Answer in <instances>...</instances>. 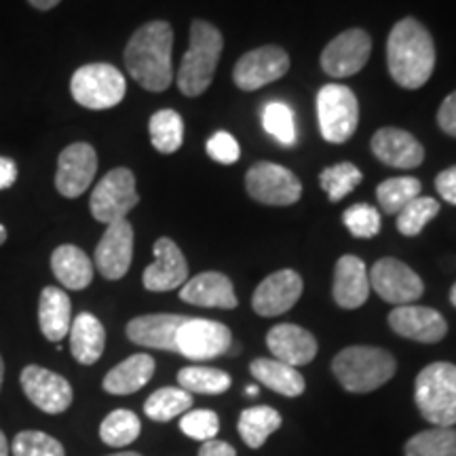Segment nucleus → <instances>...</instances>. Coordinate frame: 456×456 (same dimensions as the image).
I'll list each match as a JSON object with an SVG mask.
<instances>
[{
	"label": "nucleus",
	"mask_w": 456,
	"mask_h": 456,
	"mask_svg": "<svg viewBox=\"0 0 456 456\" xmlns=\"http://www.w3.org/2000/svg\"><path fill=\"white\" fill-rule=\"evenodd\" d=\"M279 427H281V414L269 406H254L243 410L237 423V429L241 433L243 442L254 450L265 446L266 437L271 433H275Z\"/></svg>",
	"instance_id": "obj_30"
},
{
	"label": "nucleus",
	"mask_w": 456,
	"mask_h": 456,
	"mask_svg": "<svg viewBox=\"0 0 456 456\" xmlns=\"http://www.w3.org/2000/svg\"><path fill=\"white\" fill-rule=\"evenodd\" d=\"M0 456H9V442L3 431H0Z\"/></svg>",
	"instance_id": "obj_49"
},
{
	"label": "nucleus",
	"mask_w": 456,
	"mask_h": 456,
	"mask_svg": "<svg viewBox=\"0 0 456 456\" xmlns=\"http://www.w3.org/2000/svg\"><path fill=\"white\" fill-rule=\"evenodd\" d=\"M222 49H224V38L218 28L203 20L192 21L191 45L182 57L178 77H175L182 94L188 98H197L208 91L214 81Z\"/></svg>",
	"instance_id": "obj_3"
},
{
	"label": "nucleus",
	"mask_w": 456,
	"mask_h": 456,
	"mask_svg": "<svg viewBox=\"0 0 456 456\" xmlns=\"http://www.w3.org/2000/svg\"><path fill=\"white\" fill-rule=\"evenodd\" d=\"M3 376H4V363H3V357H0V389H3Z\"/></svg>",
	"instance_id": "obj_53"
},
{
	"label": "nucleus",
	"mask_w": 456,
	"mask_h": 456,
	"mask_svg": "<svg viewBox=\"0 0 456 456\" xmlns=\"http://www.w3.org/2000/svg\"><path fill=\"white\" fill-rule=\"evenodd\" d=\"M406 456H456V429L433 427L416 433L406 444Z\"/></svg>",
	"instance_id": "obj_35"
},
{
	"label": "nucleus",
	"mask_w": 456,
	"mask_h": 456,
	"mask_svg": "<svg viewBox=\"0 0 456 456\" xmlns=\"http://www.w3.org/2000/svg\"><path fill=\"white\" fill-rule=\"evenodd\" d=\"M142 423L131 410H114L102 420L100 437L106 446L125 448L140 437Z\"/></svg>",
	"instance_id": "obj_36"
},
{
	"label": "nucleus",
	"mask_w": 456,
	"mask_h": 456,
	"mask_svg": "<svg viewBox=\"0 0 456 456\" xmlns=\"http://www.w3.org/2000/svg\"><path fill=\"white\" fill-rule=\"evenodd\" d=\"M180 389L188 393H201V395H220L231 389V376L224 370L188 366L178 372Z\"/></svg>",
	"instance_id": "obj_34"
},
{
	"label": "nucleus",
	"mask_w": 456,
	"mask_h": 456,
	"mask_svg": "<svg viewBox=\"0 0 456 456\" xmlns=\"http://www.w3.org/2000/svg\"><path fill=\"white\" fill-rule=\"evenodd\" d=\"M372 152L380 163L397 169H414L425 161V148L408 131L383 127L374 134Z\"/></svg>",
	"instance_id": "obj_20"
},
{
	"label": "nucleus",
	"mask_w": 456,
	"mask_h": 456,
	"mask_svg": "<svg viewBox=\"0 0 456 456\" xmlns=\"http://www.w3.org/2000/svg\"><path fill=\"white\" fill-rule=\"evenodd\" d=\"M199 456H237V452L231 444L220 442V440H209V442H203L201 450H199Z\"/></svg>",
	"instance_id": "obj_46"
},
{
	"label": "nucleus",
	"mask_w": 456,
	"mask_h": 456,
	"mask_svg": "<svg viewBox=\"0 0 456 456\" xmlns=\"http://www.w3.org/2000/svg\"><path fill=\"white\" fill-rule=\"evenodd\" d=\"M28 3H30L32 7L38 9V11H49V9L57 7V4H60L61 0H28Z\"/></svg>",
	"instance_id": "obj_48"
},
{
	"label": "nucleus",
	"mask_w": 456,
	"mask_h": 456,
	"mask_svg": "<svg viewBox=\"0 0 456 456\" xmlns=\"http://www.w3.org/2000/svg\"><path fill=\"white\" fill-rule=\"evenodd\" d=\"M134 258V226L129 220H118L106 226L98 248H95V266L102 277L117 281L127 275Z\"/></svg>",
	"instance_id": "obj_16"
},
{
	"label": "nucleus",
	"mask_w": 456,
	"mask_h": 456,
	"mask_svg": "<svg viewBox=\"0 0 456 456\" xmlns=\"http://www.w3.org/2000/svg\"><path fill=\"white\" fill-rule=\"evenodd\" d=\"M180 298L188 305L208 306V309H235L237 306L232 281L216 271L201 273L186 281L180 289Z\"/></svg>",
	"instance_id": "obj_24"
},
{
	"label": "nucleus",
	"mask_w": 456,
	"mask_h": 456,
	"mask_svg": "<svg viewBox=\"0 0 456 456\" xmlns=\"http://www.w3.org/2000/svg\"><path fill=\"white\" fill-rule=\"evenodd\" d=\"M389 326L393 332L403 338L425 342V345H436L448 334L446 319L442 313L429 309V306H395L389 313Z\"/></svg>",
	"instance_id": "obj_18"
},
{
	"label": "nucleus",
	"mask_w": 456,
	"mask_h": 456,
	"mask_svg": "<svg viewBox=\"0 0 456 456\" xmlns=\"http://www.w3.org/2000/svg\"><path fill=\"white\" fill-rule=\"evenodd\" d=\"M4 241H7V228L0 224V245H3Z\"/></svg>",
	"instance_id": "obj_51"
},
{
	"label": "nucleus",
	"mask_w": 456,
	"mask_h": 456,
	"mask_svg": "<svg viewBox=\"0 0 456 456\" xmlns=\"http://www.w3.org/2000/svg\"><path fill=\"white\" fill-rule=\"evenodd\" d=\"M370 277L366 262L357 256H342L336 262L332 294L336 305L342 309H359L366 305L370 296Z\"/></svg>",
	"instance_id": "obj_23"
},
{
	"label": "nucleus",
	"mask_w": 456,
	"mask_h": 456,
	"mask_svg": "<svg viewBox=\"0 0 456 456\" xmlns=\"http://www.w3.org/2000/svg\"><path fill=\"white\" fill-rule=\"evenodd\" d=\"M245 393H248V395H249V397H256V395H258V393H260V389H258V387L249 385V387H248V389H245Z\"/></svg>",
	"instance_id": "obj_50"
},
{
	"label": "nucleus",
	"mask_w": 456,
	"mask_h": 456,
	"mask_svg": "<svg viewBox=\"0 0 456 456\" xmlns=\"http://www.w3.org/2000/svg\"><path fill=\"white\" fill-rule=\"evenodd\" d=\"M106 346V330L102 322L91 313H81L70 326L72 357L83 366H94L102 357Z\"/></svg>",
	"instance_id": "obj_26"
},
{
	"label": "nucleus",
	"mask_w": 456,
	"mask_h": 456,
	"mask_svg": "<svg viewBox=\"0 0 456 456\" xmlns=\"http://www.w3.org/2000/svg\"><path fill=\"white\" fill-rule=\"evenodd\" d=\"M395 359L379 346H349L332 362L336 380L351 393H370L389 383L395 374Z\"/></svg>",
	"instance_id": "obj_4"
},
{
	"label": "nucleus",
	"mask_w": 456,
	"mask_h": 456,
	"mask_svg": "<svg viewBox=\"0 0 456 456\" xmlns=\"http://www.w3.org/2000/svg\"><path fill=\"white\" fill-rule=\"evenodd\" d=\"M372 53V38L362 28L338 34L322 53V68L334 78H346L363 70Z\"/></svg>",
	"instance_id": "obj_13"
},
{
	"label": "nucleus",
	"mask_w": 456,
	"mask_h": 456,
	"mask_svg": "<svg viewBox=\"0 0 456 456\" xmlns=\"http://www.w3.org/2000/svg\"><path fill=\"white\" fill-rule=\"evenodd\" d=\"M148 131H151L152 146L163 155L178 152L184 142V121L175 110H159L152 114Z\"/></svg>",
	"instance_id": "obj_32"
},
{
	"label": "nucleus",
	"mask_w": 456,
	"mask_h": 456,
	"mask_svg": "<svg viewBox=\"0 0 456 456\" xmlns=\"http://www.w3.org/2000/svg\"><path fill=\"white\" fill-rule=\"evenodd\" d=\"M249 372L260 385L269 387L271 391L279 393L283 397H298L305 393V379L298 370L288 366V363L277 362V359H254Z\"/></svg>",
	"instance_id": "obj_29"
},
{
	"label": "nucleus",
	"mask_w": 456,
	"mask_h": 456,
	"mask_svg": "<svg viewBox=\"0 0 456 456\" xmlns=\"http://www.w3.org/2000/svg\"><path fill=\"white\" fill-rule=\"evenodd\" d=\"M144 288L148 292H171L188 281V265L182 249L167 237L155 243V262L146 266Z\"/></svg>",
	"instance_id": "obj_19"
},
{
	"label": "nucleus",
	"mask_w": 456,
	"mask_h": 456,
	"mask_svg": "<svg viewBox=\"0 0 456 456\" xmlns=\"http://www.w3.org/2000/svg\"><path fill=\"white\" fill-rule=\"evenodd\" d=\"M17 180V165L7 157H0V191L11 188Z\"/></svg>",
	"instance_id": "obj_47"
},
{
	"label": "nucleus",
	"mask_w": 456,
	"mask_h": 456,
	"mask_svg": "<svg viewBox=\"0 0 456 456\" xmlns=\"http://www.w3.org/2000/svg\"><path fill=\"white\" fill-rule=\"evenodd\" d=\"M192 406V395L180 387H163L152 393L144 403V414L157 423H167L175 416L186 414Z\"/></svg>",
	"instance_id": "obj_31"
},
{
	"label": "nucleus",
	"mask_w": 456,
	"mask_h": 456,
	"mask_svg": "<svg viewBox=\"0 0 456 456\" xmlns=\"http://www.w3.org/2000/svg\"><path fill=\"white\" fill-rule=\"evenodd\" d=\"M72 98L89 110H108L121 104L127 91L123 74L110 64H89L78 68L70 81Z\"/></svg>",
	"instance_id": "obj_6"
},
{
	"label": "nucleus",
	"mask_w": 456,
	"mask_h": 456,
	"mask_svg": "<svg viewBox=\"0 0 456 456\" xmlns=\"http://www.w3.org/2000/svg\"><path fill=\"white\" fill-rule=\"evenodd\" d=\"M140 203V195L135 191V175L127 167H117L108 171L91 192V214L102 224L125 220L131 209Z\"/></svg>",
	"instance_id": "obj_8"
},
{
	"label": "nucleus",
	"mask_w": 456,
	"mask_h": 456,
	"mask_svg": "<svg viewBox=\"0 0 456 456\" xmlns=\"http://www.w3.org/2000/svg\"><path fill=\"white\" fill-rule=\"evenodd\" d=\"M108 456H142L138 452H118V454H108Z\"/></svg>",
	"instance_id": "obj_54"
},
{
	"label": "nucleus",
	"mask_w": 456,
	"mask_h": 456,
	"mask_svg": "<svg viewBox=\"0 0 456 456\" xmlns=\"http://www.w3.org/2000/svg\"><path fill=\"white\" fill-rule=\"evenodd\" d=\"M205 151H208V155L216 163L222 165L237 163L239 157H241V148H239L237 140L228 131H216L212 138L208 140V144H205Z\"/></svg>",
	"instance_id": "obj_43"
},
{
	"label": "nucleus",
	"mask_w": 456,
	"mask_h": 456,
	"mask_svg": "<svg viewBox=\"0 0 456 456\" xmlns=\"http://www.w3.org/2000/svg\"><path fill=\"white\" fill-rule=\"evenodd\" d=\"M440 214V203L431 197H416L397 214V231L403 237H416Z\"/></svg>",
	"instance_id": "obj_38"
},
{
	"label": "nucleus",
	"mask_w": 456,
	"mask_h": 456,
	"mask_svg": "<svg viewBox=\"0 0 456 456\" xmlns=\"http://www.w3.org/2000/svg\"><path fill=\"white\" fill-rule=\"evenodd\" d=\"M363 175L359 167L349 163V161H342L336 163L332 167L323 169L319 174V184H322L326 195L330 197V201H342L349 192L355 191V188L362 184Z\"/></svg>",
	"instance_id": "obj_37"
},
{
	"label": "nucleus",
	"mask_w": 456,
	"mask_h": 456,
	"mask_svg": "<svg viewBox=\"0 0 456 456\" xmlns=\"http://www.w3.org/2000/svg\"><path fill=\"white\" fill-rule=\"evenodd\" d=\"M180 429L184 436L191 437V440L209 442L218 436L220 419L218 414L212 412V410H188V412L182 416Z\"/></svg>",
	"instance_id": "obj_42"
},
{
	"label": "nucleus",
	"mask_w": 456,
	"mask_h": 456,
	"mask_svg": "<svg viewBox=\"0 0 456 456\" xmlns=\"http://www.w3.org/2000/svg\"><path fill=\"white\" fill-rule=\"evenodd\" d=\"M436 188L444 197V201L450 205H456V165L454 167L444 169L440 175L436 178Z\"/></svg>",
	"instance_id": "obj_45"
},
{
	"label": "nucleus",
	"mask_w": 456,
	"mask_h": 456,
	"mask_svg": "<svg viewBox=\"0 0 456 456\" xmlns=\"http://www.w3.org/2000/svg\"><path fill=\"white\" fill-rule=\"evenodd\" d=\"M13 456H66V450L55 437L41 431H21L13 440Z\"/></svg>",
	"instance_id": "obj_40"
},
{
	"label": "nucleus",
	"mask_w": 456,
	"mask_h": 456,
	"mask_svg": "<svg viewBox=\"0 0 456 456\" xmlns=\"http://www.w3.org/2000/svg\"><path fill=\"white\" fill-rule=\"evenodd\" d=\"M437 125H440L444 134L456 138V91H452V94L442 102L440 110H437Z\"/></svg>",
	"instance_id": "obj_44"
},
{
	"label": "nucleus",
	"mask_w": 456,
	"mask_h": 456,
	"mask_svg": "<svg viewBox=\"0 0 456 456\" xmlns=\"http://www.w3.org/2000/svg\"><path fill=\"white\" fill-rule=\"evenodd\" d=\"M26 397L47 414H61L72 403V387L64 376L41 366H26L21 372Z\"/></svg>",
	"instance_id": "obj_15"
},
{
	"label": "nucleus",
	"mask_w": 456,
	"mask_h": 456,
	"mask_svg": "<svg viewBox=\"0 0 456 456\" xmlns=\"http://www.w3.org/2000/svg\"><path fill=\"white\" fill-rule=\"evenodd\" d=\"M370 288L395 306L412 305L425 292L423 279L397 258H380L368 273Z\"/></svg>",
	"instance_id": "obj_10"
},
{
	"label": "nucleus",
	"mask_w": 456,
	"mask_h": 456,
	"mask_svg": "<svg viewBox=\"0 0 456 456\" xmlns=\"http://www.w3.org/2000/svg\"><path fill=\"white\" fill-rule=\"evenodd\" d=\"M414 399L419 412L436 427L456 425V366L436 362L416 376Z\"/></svg>",
	"instance_id": "obj_5"
},
{
	"label": "nucleus",
	"mask_w": 456,
	"mask_h": 456,
	"mask_svg": "<svg viewBox=\"0 0 456 456\" xmlns=\"http://www.w3.org/2000/svg\"><path fill=\"white\" fill-rule=\"evenodd\" d=\"M186 319L188 317L184 315H169V313L135 317L127 323V336L131 342L140 346L178 353V349H175V336H178V330Z\"/></svg>",
	"instance_id": "obj_22"
},
{
	"label": "nucleus",
	"mask_w": 456,
	"mask_h": 456,
	"mask_svg": "<svg viewBox=\"0 0 456 456\" xmlns=\"http://www.w3.org/2000/svg\"><path fill=\"white\" fill-rule=\"evenodd\" d=\"M289 70L288 51L277 45H265V47L252 49L241 55V60L232 70V81L239 89L256 91L265 85L275 83L285 77Z\"/></svg>",
	"instance_id": "obj_12"
},
{
	"label": "nucleus",
	"mask_w": 456,
	"mask_h": 456,
	"mask_svg": "<svg viewBox=\"0 0 456 456\" xmlns=\"http://www.w3.org/2000/svg\"><path fill=\"white\" fill-rule=\"evenodd\" d=\"M266 345L273 353V359L298 368L311 363L317 355V340L309 330L294 326V323H279L266 334Z\"/></svg>",
	"instance_id": "obj_21"
},
{
	"label": "nucleus",
	"mask_w": 456,
	"mask_h": 456,
	"mask_svg": "<svg viewBox=\"0 0 456 456\" xmlns=\"http://www.w3.org/2000/svg\"><path fill=\"white\" fill-rule=\"evenodd\" d=\"M98 171V155L87 142H77L64 148L57 161L55 186L61 197L77 199L91 186Z\"/></svg>",
	"instance_id": "obj_14"
},
{
	"label": "nucleus",
	"mask_w": 456,
	"mask_h": 456,
	"mask_svg": "<svg viewBox=\"0 0 456 456\" xmlns=\"http://www.w3.org/2000/svg\"><path fill=\"white\" fill-rule=\"evenodd\" d=\"M342 222L349 228V232L357 239H372L380 232V214L379 209L368 203L351 205L345 214Z\"/></svg>",
	"instance_id": "obj_41"
},
{
	"label": "nucleus",
	"mask_w": 456,
	"mask_h": 456,
	"mask_svg": "<svg viewBox=\"0 0 456 456\" xmlns=\"http://www.w3.org/2000/svg\"><path fill=\"white\" fill-rule=\"evenodd\" d=\"M51 269L68 289H85L94 281V265L77 245H60L51 256Z\"/></svg>",
	"instance_id": "obj_28"
},
{
	"label": "nucleus",
	"mask_w": 456,
	"mask_h": 456,
	"mask_svg": "<svg viewBox=\"0 0 456 456\" xmlns=\"http://www.w3.org/2000/svg\"><path fill=\"white\" fill-rule=\"evenodd\" d=\"M262 125L266 134L273 135L279 144L294 146L296 144V123L292 108L283 102H271L262 110Z\"/></svg>",
	"instance_id": "obj_39"
},
{
	"label": "nucleus",
	"mask_w": 456,
	"mask_h": 456,
	"mask_svg": "<svg viewBox=\"0 0 456 456\" xmlns=\"http://www.w3.org/2000/svg\"><path fill=\"white\" fill-rule=\"evenodd\" d=\"M317 117L323 140L330 144H345L355 134L359 123V104L355 94L338 83L319 89Z\"/></svg>",
	"instance_id": "obj_7"
},
{
	"label": "nucleus",
	"mask_w": 456,
	"mask_h": 456,
	"mask_svg": "<svg viewBox=\"0 0 456 456\" xmlns=\"http://www.w3.org/2000/svg\"><path fill=\"white\" fill-rule=\"evenodd\" d=\"M174 30L167 21H148L140 26L125 47L129 77L146 91H165L174 81L171 68Z\"/></svg>",
	"instance_id": "obj_2"
},
{
	"label": "nucleus",
	"mask_w": 456,
	"mask_h": 456,
	"mask_svg": "<svg viewBox=\"0 0 456 456\" xmlns=\"http://www.w3.org/2000/svg\"><path fill=\"white\" fill-rule=\"evenodd\" d=\"M423 184L419 178H410V175H402V178H389L380 182L376 188V199H379L380 209L389 216H397L410 201L420 197Z\"/></svg>",
	"instance_id": "obj_33"
},
{
	"label": "nucleus",
	"mask_w": 456,
	"mask_h": 456,
	"mask_svg": "<svg viewBox=\"0 0 456 456\" xmlns=\"http://www.w3.org/2000/svg\"><path fill=\"white\" fill-rule=\"evenodd\" d=\"M387 66L403 89H420L436 68V45L427 28L414 17L397 21L387 38Z\"/></svg>",
	"instance_id": "obj_1"
},
{
	"label": "nucleus",
	"mask_w": 456,
	"mask_h": 456,
	"mask_svg": "<svg viewBox=\"0 0 456 456\" xmlns=\"http://www.w3.org/2000/svg\"><path fill=\"white\" fill-rule=\"evenodd\" d=\"M450 302L456 306V283L452 285V289H450Z\"/></svg>",
	"instance_id": "obj_52"
},
{
	"label": "nucleus",
	"mask_w": 456,
	"mask_h": 456,
	"mask_svg": "<svg viewBox=\"0 0 456 456\" xmlns=\"http://www.w3.org/2000/svg\"><path fill=\"white\" fill-rule=\"evenodd\" d=\"M245 188L254 201L275 208H288L302 197V184L292 171L269 161H260L248 169Z\"/></svg>",
	"instance_id": "obj_9"
},
{
	"label": "nucleus",
	"mask_w": 456,
	"mask_h": 456,
	"mask_svg": "<svg viewBox=\"0 0 456 456\" xmlns=\"http://www.w3.org/2000/svg\"><path fill=\"white\" fill-rule=\"evenodd\" d=\"M38 323L47 340L60 345L66 338L72 326V305L64 289L53 285L43 289L38 300Z\"/></svg>",
	"instance_id": "obj_25"
},
{
	"label": "nucleus",
	"mask_w": 456,
	"mask_h": 456,
	"mask_svg": "<svg viewBox=\"0 0 456 456\" xmlns=\"http://www.w3.org/2000/svg\"><path fill=\"white\" fill-rule=\"evenodd\" d=\"M155 374V359L146 353L131 355L125 362L114 366L104 379V391L112 395H129L148 385Z\"/></svg>",
	"instance_id": "obj_27"
},
{
	"label": "nucleus",
	"mask_w": 456,
	"mask_h": 456,
	"mask_svg": "<svg viewBox=\"0 0 456 456\" xmlns=\"http://www.w3.org/2000/svg\"><path fill=\"white\" fill-rule=\"evenodd\" d=\"M232 345V334L224 323L212 319L188 317L175 336V349L192 362H205L228 353Z\"/></svg>",
	"instance_id": "obj_11"
},
{
	"label": "nucleus",
	"mask_w": 456,
	"mask_h": 456,
	"mask_svg": "<svg viewBox=\"0 0 456 456\" xmlns=\"http://www.w3.org/2000/svg\"><path fill=\"white\" fill-rule=\"evenodd\" d=\"M302 277L292 269L273 273L256 288L252 306L262 317H277L288 313L302 296Z\"/></svg>",
	"instance_id": "obj_17"
}]
</instances>
